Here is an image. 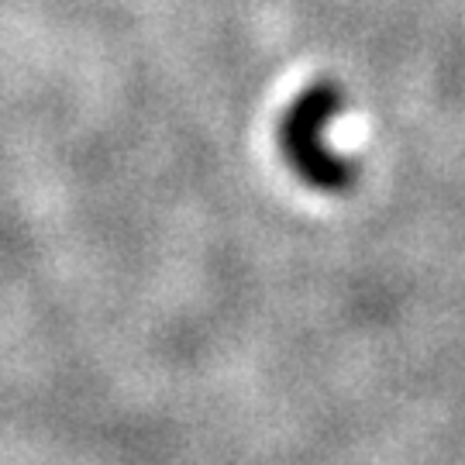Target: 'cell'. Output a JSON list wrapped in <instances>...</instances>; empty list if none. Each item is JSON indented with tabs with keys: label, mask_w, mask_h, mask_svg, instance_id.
Masks as SVG:
<instances>
[{
	"label": "cell",
	"mask_w": 465,
	"mask_h": 465,
	"mask_svg": "<svg viewBox=\"0 0 465 465\" xmlns=\"http://www.w3.org/2000/svg\"><path fill=\"white\" fill-rule=\"evenodd\" d=\"M341 111V90L328 80L311 84L282 114L280 145L300 180L324 193H345L355 183V166L328 145V124Z\"/></svg>",
	"instance_id": "1"
}]
</instances>
